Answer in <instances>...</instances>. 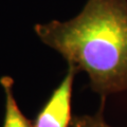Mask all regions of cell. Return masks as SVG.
<instances>
[{
	"label": "cell",
	"instance_id": "cell-1",
	"mask_svg": "<svg viewBox=\"0 0 127 127\" xmlns=\"http://www.w3.org/2000/svg\"><path fill=\"white\" fill-rule=\"evenodd\" d=\"M34 30L69 66L87 73L102 100L127 92V0H88L74 18L38 23Z\"/></svg>",
	"mask_w": 127,
	"mask_h": 127
},
{
	"label": "cell",
	"instance_id": "cell-2",
	"mask_svg": "<svg viewBox=\"0 0 127 127\" xmlns=\"http://www.w3.org/2000/svg\"><path fill=\"white\" fill-rule=\"evenodd\" d=\"M77 73L72 66L68 65L66 75L32 121L33 127H71L72 90Z\"/></svg>",
	"mask_w": 127,
	"mask_h": 127
},
{
	"label": "cell",
	"instance_id": "cell-3",
	"mask_svg": "<svg viewBox=\"0 0 127 127\" xmlns=\"http://www.w3.org/2000/svg\"><path fill=\"white\" fill-rule=\"evenodd\" d=\"M0 84L5 93V113L3 127H33L32 121L21 112L15 100L13 93V78L10 76H2L0 78Z\"/></svg>",
	"mask_w": 127,
	"mask_h": 127
},
{
	"label": "cell",
	"instance_id": "cell-4",
	"mask_svg": "<svg viewBox=\"0 0 127 127\" xmlns=\"http://www.w3.org/2000/svg\"><path fill=\"white\" fill-rule=\"evenodd\" d=\"M105 101L102 100V105L94 114H82V116H74L71 122V127H112L104 118V107Z\"/></svg>",
	"mask_w": 127,
	"mask_h": 127
}]
</instances>
